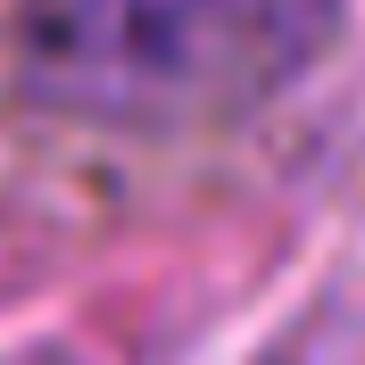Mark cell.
Returning a JSON list of instances; mask_svg holds the SVG:
<instances>
[{"label": "cell", "instance_id": "obj_1", "mask_svg": "<svg viewBox=\"0 0 365 365\" xmlns=\"http://www.w3.org/2000/svg\"><path fill=\"white\" fill-rule=\"evenodd\" d=\"M341 0H25L17 75L91 125H191L291 83Z\"/></svg>", "mask_w": 365, "mask_h": 365}]
</instances>
